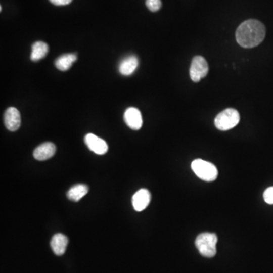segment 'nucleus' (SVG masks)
<instances>
[{"mask_svg":"<svg viewBox=\"0 0 273 273\" xmlns=\"http://www.w3.org/2000/svg\"><path fill=\"white\" fill-rule=\"evenodd\" d=\"M265 27L257 20L250 19L240 24L236 30V40L244 48H253L265 39Z\"/></svg>","mask_w":273,"mask_h":273,"instance_id":"nucleus-1","label":"nucleus"},{"mask_svg":"<svg viewBox=\"0 0 273 273\" xmlns=\"http://www.w3.org/2000/svg\"><path fill=\"white\" fill-rule=\"evenodd\" d=\"M217 242L218 238L215 234L205 232L197 237L195 245L202 256L211 258L216 254Z\"/></svg>","mask_w":273,"mask_h":273,"instance_id":"nucleus-2","label":"nucleus"},{"mask_svg":"<svg viewBox=\"0 0 273 273\" xmlns=\"http://www.w3.org/2000/svg\"><path fill=\"white\" fill-rule=\"evenodd\" d=\"M192 168L196 175L205 181H213L218 177V169L216 167L207 161L197 159L191 163Z\"/></svg>","mask_w":273,"mask_h":273,"instance_id":"nucleus-3","label":"nucleus"},{"mask_svg":"<svg viewBox=\"0 0 273 273\" xmlns=\"http://www.w3.org/2000/svg\"><path fill=\"white\" fill-rule=\"evenodd\" d=\"M240 121V115L235 109H226L215 118V125L218 130H228L235 127Z\"/></svg>","mask_w":273,"mask_h":273,"instance_id":"nucleus-4","label":"nucleus"},{"mask_svg":"<svg viewBox=\"0 0 273 273\" xmlns=\"http://www.w3.org/2000/svg\"><path fill=\"white\" fill-rule=\"evenodd\" d=\"M209 71L207 62L202 56H197L193 59L190 68V76L194 82H199L200 79L205 77Z\"/></svg>","mask_w":273,"mask_h":273,"instance_id":"nucleus-5","label":"nucleus"},{"mask_svg":"<svg viewBox=\"0 0 273 273\" xmlns=\"http://www.w3.org/2000/svg\"><path fill=\"white\" fill-rule=\"evenodd\" d=\"M84 142L88 148L96 154L103 155L107 153L108 144L104 140L96 136L94 133H87L85 136Z\"/></svg>","mask_w":273,"mask_h":273,"instance_id":"nucleus-6","label":"nucleus"},{"mask_svg":"<svg viewBox=\"0 0 273 273\" xmlns=\"http://www.w3.org/2000/svg\"><path fill=\"white\" fill-rule=\"evenodd\" d=\"M4 122L6 128L10 131H15L21 126V115L15 107H9L5 112Z\"/></svg>","mask_w":273,"mask_h":273,"instance_id":"nucleus-7","label":"nucleus"},{"mask_svg":"<svg viewBox=\"0 0 273 273\" xmlns=\"http://www.w3.org/2000/svg\"><path fill=\"white\" fill-rule=\"evenodd\" d=\"M151 195L150 191L147 189H141L136 191L132 197V204L133 209L136 212L144 210L150 204Z\"/></svg>","mask_w":273,"mask_h":273,"instance_id":"nucleus-8","label":"nucleus"},{"mask_svg":"<svg viewBox=\"0 0 273 273\" xmlns=\"http://www.w3.org/2000/svg\"><path fill=\"white\" fill-rule=\"evenodd\" d=\"M124 119L127 125L133 130H139L142 127V115L136 108L127 109L124 114Z\"/></svg>","mask_w":273,"mask_h":273,"instance_id":"nucleus-9","label":"nucleus"},{"mask_svg":"<svg viewBox=\"0 0 273 273\" xmlns=\"http://www.w3.org/2000/svg\"><path fill=\"white\" fill-rule=\"evenodd\" d=\"M56 147L54 144L51 142L44 143L38 146L33 151V157L39 161L47 160L54 156L56 153Z\"/></svg>","mask_w":273,"mask_h":273,"instance_id":"nucleus-10","label":"nucleus"},{"mask_svg":"<svg viewBox=\"0 0 273 273\" xmlns=\"http://www.w3.org/2000/svg\"><path fill=\"white\" fill-rule=\"evenodd\" d=\"M68 243V239L65 235L60 233L56 234L52 238L50 246L55 254L57 256H62L66 250Z\"/></svg>","mask_w":273,"mask_h":273,"instance_id":"nucleus-11","label":"nucleus"},{"mask_svg":"<svg viewBox=\"0 0 273 273\" xmlns=\"http://www.w3.org/2000/svg\"><path fill=\"white\" fill-rule=\"evenodd\" d=\"M138 66V58L134 56H130L121 61L118 69L122 75L128 76L134 72Z\"/></svg>","mask_w":273,"mask_h":273,"instance_id":"nucleus-12","label":"nucleus"},{"mask_svg":"<svg viewBox=\"0 0 273 273\" xmlns=\"http://www.w3.org/2000/svg\"><path fill=\"white\" fill-rule=\"evenodd\" d=\"M49 51V47L46 42L42 41H37L32 46L31 55L30 59L33 62H37L43 59Z\"/></svg>","mask_w":273,"mask_h":273,"instance_id":"nucleus-13","label":"nucleus"},{"mask_svg":"<svg viewBox=\"0 0 273 273\" xmlns=\"http://www.w3.org/2000/svg\"><path fill=\"white\" fill-rule=\"evenodd\" d=\"M88 191H89V188L86 185L79 184L70 188L69 191L67 193V197L70 200L77 202L87 194Z\"/></svg>","mask_w":273,"mask_h":273,"instance_id":"nucleus-14","label":"nucleus"},{"mask_svg":"<svg viewBox=\"0 0 273 273\" xmlns=\"http://www.w3.org/2000/svg\"><path fill=\"white\" fill-rule=\"evenodd\" d=\"M77 60L75 54H65L58 58L55 62V65L58 69L65 71L71 68L72 64Z\"/></svg>","mask_w":273,"mask_h":273,"instance_id":"nucleus-15","label":"nucleus"},{"mask_svg":"<svg viewBox=\"0 0 273 273\" xmlns=\"http://www.w3.org/2000/svg\"><path fill=\"white\" fill-rule=\"evenodd\" d=\"M146 6L151 12H157L162 7L161 0H146Z\"/></svg>","mask_w":273,"mask_h":273,"instance_id":"nucleus-16","label":"nucleus"},{"mask_svg":"<svg viewBox=\"0 0 273 273\" xmlns=\"http://www.w3.org/2000/svg\"><path fill=\"white\" fill-rule=\"evenodd\" d=\"M263 199L268 204H273V187H269L264 191Z\"/></svg>","mask_w":273,"mask_h":273,"instance_id":"nucleus-17","label":"nucleus"},{"mask_svg":"<svg viewBox=\"0 0 273 273\" xmlns=\"http://www.w3.org/2000/svg\"><path fill=\"white\" fill-rule=\"evenodd\" d=\"M50 1L56 6H66L70 4L72 0H50Z\"/></svg>","mask_w":273,"mask_h":273,"instance_id":"nucleus-18","label":"nucleus"}]
</instances>
